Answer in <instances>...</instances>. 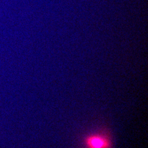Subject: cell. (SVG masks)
<instances>
[{
  "instance_id": "1",
  "label": "cell",
  "mask_w": 148,
  "mask_h": 148,
  "mask_svg": "<svg viewBox=\"0 0 148 148\" xmlns=\"http://www.w3.org/2000/svg\"><path fill=\"white\" fill-rule=\"evenodd\" d=\"M110 131L101 127L85 134L81 140V148H114Z\"/></svg>"
}]
</instances>
